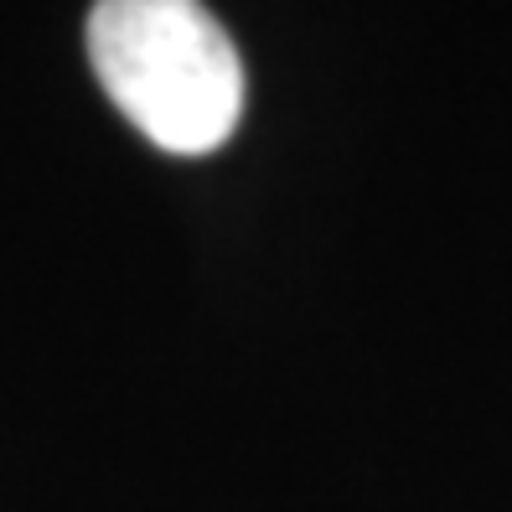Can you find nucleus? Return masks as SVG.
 Segmentation results:
<instances>
[{
	"label": "nucleus",
	"instance_id": "f257e3e1",
	"mask_svg": "<svg viewBox=\"0 0 512 512\" xmlns=\"http://www.w3.org/2000/svg\"><path fill=\"white\" fill-rule=\"evenodd\" d=\"M88 63L114 109L171 156H207L238 130L244 63L202 0H99Z\"/></svg>",
	"mask_w": 512,
	"mask_h": 512
}]
</instances>
